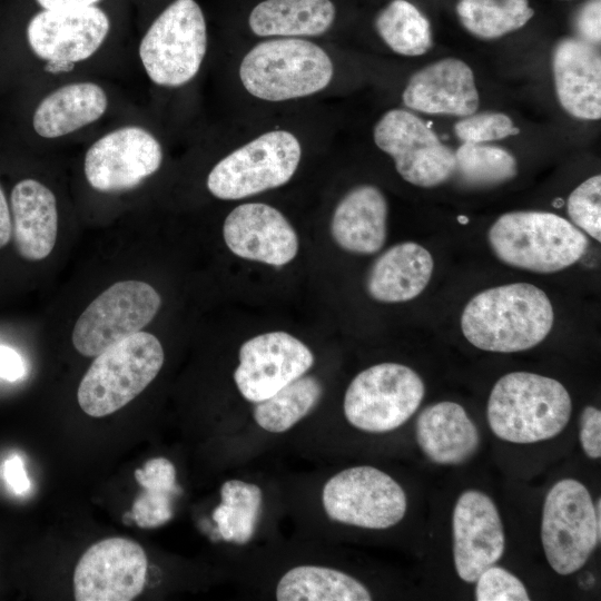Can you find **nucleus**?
I'll use <instances>...</instances> for the list:
<instances>
[{
  "label": "nucleus",
  "instance_id": "nucleus-35",
  "mask_svg": "<svg viewBox=\"0 0 601 601\" xmlns=\"http://www.w3.org/2000/svg\"><path fill=\"white\" fill-rule=\"evenodd\" d=\"M454 132L463 142L484 144L519 134L510 117L501 112L472 114L454 125Z\"/></svg>",
  "mask_w": 601,
  "mask_h": 601
},
{
  "label": "nucleus",
  "instance_id": "nucleus-10",
  "mask_svg": "<svg viewBox=\"0 0 601 601\" xmlns=\"http://www.w3.org/2000/svg\"><path fill=\"white\" fill-rule=\"evenodd\" d=\"M322 503L333 521L374 530L397 524L407 509L402 486L387 473L368 465L348 467L327 480Z\"/></svg>",
  "mask_w": 601,
  "mask_h": 601
},
{
  "label": "nucleus",
  "instance_id": "nucleus-12",
  "mask_svg": "<svg viewBox=\"0 0 601 601\" xmlns=\"http://www.w3.org/2000/svg\"><path fill=\"white\" fill-rule=\"evenodd\" d=\"M376 146L388 154L407 183L430 188L449 180L455 171L454 152L417 116L388 110L374 127Z\"/></svg>",
  "mask_w": 601,
  "mask_h": 601
},
{
  "label": "nucleus",
  "instance_id": "nucleus-25",
  "mask_svg": "<svg viewBox=\"0 0 601 601\" xmlns=\"http://www.w3.org/2000/svg\"><path fill=\"white\" fill-rule=\"evenodd\" d=\"M107 102L105 91L96 83L63 86L38 105L32 118L33 129L45 138L68 135L99 119Z\"/></svg>",
  "mask_w": 601,
  "mask_h": 601
},
{
  "label": "nucleus",
  "instance_id": "nucleus-29",
  "mask_svg": "<svg viewBox=\"0 0 601 601\" xmlns=\"http://www.w3.org/2000/svg\"><path fill=\"white\" fill-rule=\"evenodd\" d=\"M220 504L213 512L220 536L227 542L247 543L255 533L263 502L260 487L242 480H228L220 487Z\"/></svg>",
  "mask_w": 601,
  "mask_h": 601
},
{
  "label": "nucleus",
  "instance_id": "nucleus-28",
  "mask_svg": "<svg viewBox=\"0 0 601 601\" xmlns=\"http://www.w3.org/2000/svg\"><path fill=\"white\" fill-rule=\"evenodd\" d=\"M322 394L321 382L314 376L303 375L268 398L255 403L254 420L267 432H286L317 405Z\"/></svg>",
  "mask_w": 601,
  "mask_h": 601
},
{
  "label": "nucleus",
  "instance_id": "nucleus-22",
  "mask_svg": "<svg viewBox=\"0 0 601 601\" xmlns=\"http://www.w3.org/2000/svg\"><path fill=\"white\" fill-rule=\"evenodd\" d=\"M12 233L19 255L30 262L48 257L57 240L58 211L53 193L35 179L14 185L10 196Z\"/></svg>",
  "mask_w": 601,
  "mask_h": 601
},
{
  "label": "nucleus",
  "instance_id": "nucleus-2",
  "mask_svg": "<svg viewBox=\"0 0 601 601\" xmlns=\"http://www.w3.org/2000/svg\"><path fill=\"white\" fill-rule=\"evenodd\" d=\"M571 412L570 394L559 381L530 372H512L494 384L486 416L499 439L530 444L560 434Z\"/></svg>",
  "mask_w": 601,
  "mask_h": 601
},
{
  "label": "nucleus",
  "instance_id": "nucleus-23",
  "mask_svg": "<svg viewBox=\"0 0 601 601\" xmlns=\"http://www.w3.org/2000/svg\"><path fill=\"white\" fill-rule=\"evenodd\" d=\"M387 203L382 191L362 185L337 204L331 223L336 244L351 253L374 254L386 239Z\"/></svg>",
  "mask_w": 601,
  "mask_h": 601
},
{
  "label": "nucleus",
  "instance_id": "nucleus-5",
  "mask_svg": "<svg viewBox=\"0 0 601 601\" xmlns=\"http://www.w3.org/2000/svg\"><path fill=\"white\" fill-rule=\"evenodd\" d=\"M239 77L254 97L283 101L313 95L332 80L333 63L317 45L297 38L256 45L243 59Z\"/></svg>",
  "mask_w": 601,
  "mask_h": 601
},
{
  "label": "nucleus",
  "instance_id": "nucleus-18",
  "mask_svg": "<svg viewBox=\"0 0 601 601\" xmlns=\"http://www.w3.org/2000/svg\"><path fill=\"white\" fill-rule=\"evenodd\" d=\"M223 235L238 257L273 266L289 263L298 250L297 235L285 216L262 203L234 208L225 219Z\"/></svg>",
  "mask_w": 601,
  "mask_h": 601
},
{
  "label": "nucleus",
  "instance_id": "nucleus-33",
  "mask_svg": "<svg viewBox=\"0 0 601 601\" xmlns=\"http://www.w3.org/2000/svg\"><path fill=\"white\" fill-rule=\"evenodd\" d=\"M455 171L472 186H492L512 179L518 173L514 156L500 147L463 142L454 152Z\"/></svg>",
  "mask_w": 601,
  "mask_h": 601
},
{
  "label": "nucleus",
  "instance_id": "nucleus-8",
  "mask_svg": "<svg viewBox=\"0 0 601 601\" xmlns=\"http://www.w3.org/2000/svg\"><path fill=\"white\" fill-rule=\"evenodd\" d=\"M589 490L574 479L558 481L546 493L541 521L545 558L558 574L579 571L600 541Z\"/></svg>",
  "mask_w": 601,
  "mask_h": 601
},
{
  "label": "nucleus",
  "instance_id": "nucleus-26",
  "mask_svg": "<svg viewBox=\"0 0 601 601\" xmlns=\"http://www.w3.org/2000/svg\"><path fill=\"white\" fill-rule=\"evenodd\" d=\"M335 19L331 0H265L250 12L252 31L267 36H318L326 32Z\"/></svg>",
  "mask_w": 601,
  "mask_h": 601
},
{
  "label": "nucleus",
  "instance_id": "nucleus-13",
  "mask_svg": "<svg viewBox=\"0 0 601 601\" xmlns=\"http://www.w3.org/2000/svg\"><path fill=\"white\" fill-rule=\"evenodd\" d=\"M148 562L144 549L125 538H109L89 546L73 572L77 601H129L146 584Z\"/></svg>",
  "mask_w": 601,
  "mask_h": 601
},
{
  "label": "nucleus",
  "instance_id": "nucleus-36",
  "mask_svg": "<svg viewBox=\"0 0 601 601\" xmlns=\"http://www.w3.org/2000/svg\"><path fill=\"white\" fill-rule=\"evenodd\" d=\"M477 601H529L522 581L510 571L495 564L485 569L476 579Z\"/></svg>",
  "mask_w": 601,
  "mask_h": 601
},
{
  "label": "nucleus",
  "instance_id": "nucleus-40",
  "mask_svg": "<svg viewBox=\"0 0 601 601\" xmlns=\"http://www.w3.org/2000/svg\"><path fill=\"white\" fill-rule=\"evenodd\" d=\"M3 476L10 487L18 494L29 490L30 482L19 456L8 459L3 464Z\"/></svg>",
  "mask_w": 601,
  "mask_h": 601
},
{
  "label": "nucleus",
  "instance_id": "nucleus-4",
  "mask_svg": "<svg viewBox=\"0 0 601 601\" xmlns=\"http://www.w3.org/2000/svg\"><path fill=\"white\" fill-rule=\"evenodd\" d=\"M164 359L161 343L147 332L111 345L96 356L79 384L81 410L93 417L120 410L154 381Z\"/></svg>",
  "mask_w": 601,
  "mask_h": 601
},
{
  "label": "nucleus",
  "instance_id": "nucleus-38",
  "mask_svg": "<svg viewBox=\"0 0 601 601\" xmlns=\"http://www.w3.org/2000/svg\"><path fill=\"white\" fill-rule=\"evenodd\" d=\"M601 2L590 0L580 10L575 19L579 38L597 46L601 40Z\"/></svg>",
  "mask_w": 601,
  "mask_h": 601
},
{
  "label": "nucleus",
  "instance_id": "nucleus-24",
  "mask_svg": "<svg viewBox=\"0 0 601 601\" xmlns=\"http://www.w3.org/2000/svg\"><path fill=\"white\" fill-rule=\"evenodd\" d=\"M434 268L431 253L420 244L392 246L373 263L366 279L370 296L382 303H403L418 296Z\"/></svg>",
  "mask_w": 601,
  "mask_h": 601
},
{
  "label": "nucleus",
  "instance_id": "nucleus-7",
  "mask_svg": "<svg viewBox=\"0 0 601 601\" xmlns=\"http://www.w3.org/2000/svg\"><path fill=\"white\" fill-rule=\"evenodd\" d=\"M425 385L411 367L381 363L358 373L344 396V415L357 430L385 433L402 426L418 408Z\"/></svg>",
  "mask_w": 601,
  "mask_h": 601
},
{
  "label": "nucleus",
  "instance_id": "nucleus-20",
  "mask_svg": "<svg viewBox=\"0 0 601 601\" xmlns=\"http://www.w3.org/2000/svg\"><path fill=\"white\" fill-rule=\"evenodd\" d=\"M555 91L561 106L573 117H601V58L595 46L580 38L560 40L552 57Z\"/></svg>",
  "mask_w": 601,
  "mask_h": 601
},
{
  "label": "nucleus",
  "instance_id": "nucleus-37",
  "mask_svg": "<svg viewBox=\"0 0 601 601\" xmlns=\"http://www.w3.org/2000/svg\"><path fill=\"white\" fill-rule=\"evenodd\" d=\"M580 443L588 457L601 456V412L594 406H585L581 413Z\"/></svg>",
  "mask_w": 601,
  "mask_h": 601
},
{
  "label": "nucleus",
  "instance_id": "nucleus-27",
  "mask_svg": "<svg viewBox=\"0 0 601 601\" xmlns=\"http://www.w3.org/2000/svg\"><path fill=\"white\" fill-rule=\"evenodd\" d=\"M278 601H370L367 588L352 575L319 565H299L278 581Z\"/></svg>",
  "mask_w": 601,
  "mask_h": 601
},
{
  "label": "nucleus",
  "instance_id": "nucleus-21",
  "mask_svg": "<svg viewBox=\"0 0 601 601\" xmlns=\"http://www.w3.org/2000/svg\"><path fill=\"white\" fill-rule=\"evenodd\" d=\"M416 441L433 463L457 465L471 459L480 446V433L465 408L442 401L425 407L415 423Z\"/></svg>",
  "mask_w": 601,
  "mask_h": 601
},
{
  "label": "nucleus",
  "instance_id": "nucleus-30",
  "mask_svg": "<svg viewBox=\"0 0 601 601\" xmlns=\"http://www.w3.org/2000/svg\"><path fill=\"white\" fill-rule=\"evenodd\" d=\"M135 477L144 492L132 505V518L141 528H155L173 518L171 496L179 487L176 484L174 464L165 457L151 459Z\"/></svg>",
  "mask_w": 601,
  "mask_h": 601
},
{
  "label": "nucleus",
  "instance_id": "nucleus-9",
  "mask_svg": "<svg viewBox=\"0 0 601 601\" xmlns=\"http://www.w3.org/2000/svg\"><path fill=\"white\" fill-rule=\"evenodd\" d=\"M302 149L286 130L266 132L223 158L208 175V190L225 200L242 199L286 184Z\"/></svg>",
  "mask_w": 601,
  "mask_h": 601
},
{
  "label": "nucleus",
  "instance_id": "nucleus-1",
  "mask_svg": "<svg viewBox=\"0 0 601 601\" xmlns=\"http://www.w3.org/2000/svg\"><path fill=\"white\" fill-rule=\"evenodd\" d=\"M554 321L546 294L530 283H512L480 292L461 316L465 338L475 347L515 353L540 344Z\"/></svg>",
  "mask_w": 601,
  "mask_h": 601
},
{
  "label": "nucleus",
  "instance_id": "nucleus-39",
  "mask_svg": "<svg viewBox=\"0 0 601 601\" xmlns=\"http://www.w3.org/2000/svg\"><path fill=\"white\" fill-rule=\"evenodd\" d=\"M26 373L22 357L13 348L0 345V377L9 382L21 378Z\"/></svg>",
  "mask_w": 601,
  "mask_h": 601
},
{
  "label": "nucleus",
  "instance_id": "nucleus-3",
  "mask_svg": "<svg viewBox=\"0 0 601 601\" xmlns=\"http://www.w3.org/2000/svg\"><path fill=\"white\" fill-rule=\"evenodd\" d=\"M489 244L504 264L549 274L577 263L587 252V236L565 218L546 211H511L489 229Z\"/></svg>",
  "mask_w": 601,
  "mask_h": 601
},
{
  "label": "nucleus",
  "instance_id": "nucleus-31",
  "mask_svg": "<svg viewBox=\"0 0 601 601\" xmlns=\"http://www.w3.org/2000/svg\"><path fill=\"white\" fill-rule=\"evenodd\" d=\"M375 27L385 43L403 56H421L432 46L430 22L406 0L391 1L376 17Z\"/></svg>",
  "mask_w": 601,
  "mask_h": 601
},
{
  "label": "nucleus",
  "instance_id": "nucleus-32",
  "mask_svg": "<svg viewBox=\"0 0 601 601\" xmlns=\"http://www.w3.org/2000/svg\"><path fill=\"white\" fill-rule=\"evenodd\" d=\"M456 12L463 27L483 39L518 30L534 14L528 0H459Z\"/></svg>",
  "mask_w": 601,
  "mask_h": 601
},
{
  "label": "nucleus",
  "instance_id": "nucleus-6",
  "mask_svg": "<svg viewBox=\"0 0 601 601\" xmlns=\"http://www.w3.org/2000/svg\"><path fill=\"white\" fill-rule=\"evenodd\" d=\"M206 47V22L198 3L175 0L144 36L139 56L155 83L178 87L196 76Z\"/></svg>",
  "mask_w": 601,
  "mask_h": 601
},
{
  "label": "nucleus",
  "instance_id": "nucleus-41",
  "mask_svg": "<svg viewBox=\"0 0 601 601\" xmlns=\"http://www.w3.org/2000/svg\"><path fill=\"white\" fill-rule=\"evenodd\" d=\"M12 235V221L10 209L0 186V248L4 247Z\"/></svg>",
  "mask_w": 601,
  "mask_h": 601
},
{
  "label": "nucleus",
  "instance_id": "nucleus-16",
  "mask_svg": "<svg viewBox=\"0 0 601 601\" xmlns=\"http://www.w3.org/2000/svg\"><path fill=\"white\" fill-rule=\"evenodd\" d=\"M452 530L456 573L465 582H475L505 550V534L496 505L481 491H464L454 505Z\"/></svg>",
  "mask_w": 601,
  "mask_h": 601
},
{
  "label": "nucleus",
  "instance_id": "nucleus-43",
  "mask_svg": "<svg viewBox=\"0 0 601 601\" xmlns=\"http://www.w3.org/2000/svg\"><path fill=\"white\" fill-rule=\"evenodd\" d=\"M75 67V63H67V62H49L46 66V70L51 73H58V72H66L72 70Z\"/></svg>",
  "mask_w": 601,
  "mask_h": 601
},
{
  "label": "nucleus",
  "instance_id": "nucleus-19",
  "mask_svg": "<svg viewBox=\"0 0 601 601\" xmlns=\"http://www.w3.org/2000/svg\"><path fill=\"white\" fill-rule=\"evenodd\" d=\"M402 98L413 110L462 117L474 114L480 101L472 69L455 58L439 60L415 72Z\"/></svg>",
  "mask_w": 601,
  "mask_h": 601
},
{
  "label": "nucleus",
  "instance_id": "nucleus-34",
  "mask_svg": "<svg viewBox=\"0 0 601 601\" xmlns=\"http://www.w3.org/2000/svg\"><path fill=\"white\" fill-rule=\"evenodd\" d=\"M601 176L595 175L579 185L568 198V214L574 226L598 242L601 240Z\"/></svg>",
  "mask_w": 601,
  "mask_h": 601
},
{
  "label": "nucleus",
  "instance_id": "nucleus-15",
  "mask_svg": "<svg viewBox=\"0 0 601 601\" xmlns=\"http://www.w3.org/2000/svg\"><path fill=\"white\" fill-rule=\"evenodd\" d=\"M162 160L158 140L136 126L116 129L99 138L85 157V175L99 191H121L137 187L155 174Z\"/></svg>",
  "mask_w": 601,
  "mask_h": 601
},
{
  "label": "nucleus",
  "instance_id": "nucleus-11",
  "mask_svg": "<svg viewBox=\"0 0 601 601\" xmlns=\"http://www.w3.org/2000/svg\"><path fill=\"white\" fill-rule=\"evenodd\" d=\"M160 305V295L148 283L117 282L81 313L72 331L73 346L81 355L97 356L146 327Z\"/></svg>",
  "mask_w": 601,
  "mask_h": 601
},
{
  "label": "nucleus",
  "instance_id": "nucleus-42",
  "mask_svg": "<svg viewBox=\"0 0 601 601\" xmlns=\"http://www.w3.org/2000/svg\"><path fill=\"white\" fill-rule=\"evenodd\" d=\"M46 10L71 9L93 6L99 0H36Z\"/></svg>",
  "mask_w": 601,
  "mask_h": 601
},
{
  "label": "nucleus",
  "instance_id": "nucleus-17",
  "mask_svg": "<svg viewBox=\"0 0 601 601\" xmlns=\"http://www.w3.org/2000/svg\"><path fill=\"white\" fill-rule=\"evenodd\" d=\"M107 14L95 6L38 12L27 28L32 51L49 62L76 63L93 55L109 31Z\"/></svg>",
  "mask_w": 601,
  "mask_h": 601
},
{
  "label": "nucleus",
  "instance_id": "nucleus-14",
  "mask_svg": "<svg viewBox=\"0 0 601 601\" xmlns=\"http://www.w3.org/2000/svg\"><path fill=\"white\" fill-rule=\"evenodd\" d=\"M234 381L245 400L258 403L303 376L314 364L312 351L295 336L269 332L239 348Z\"/></svg>",
  "mask_w": 601,
  "mask_h": 601
}]
</instances>
